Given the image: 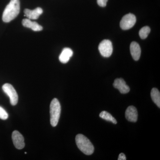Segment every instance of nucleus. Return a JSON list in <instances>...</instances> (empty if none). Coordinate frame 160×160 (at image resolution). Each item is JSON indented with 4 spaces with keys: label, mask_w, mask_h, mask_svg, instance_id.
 I'll return each mask as SVG.
<instances>
[{
    "label": "nucleus",
    "mask_w": 160,
    "mask_h": 160,
    "mask_svg": "<svg viewBox=\"0 0 160 160\" xmlns=\"http://www.w3.org/2000/svg\"><path fill=\"white\" fill-rule=\"evenodd\" d=\"M118 160H126V158L125 155L123 153H120L119 155L118 158Z\"/></svg>",
    "instance_id": "nucleus-19"
},
{
    "label": "nucleus",
    "mask_w": 160,
    "mask_h": 160,
    "mask_svg": "<svg viewBox=\"0 0 160 160\" xmlns=\"http://www.w3.org/2000/svg\"><path fill=\"white\" fill-rule=\"evenodd\" d=\"M76 142L78 149L84 154L90 155L94 152V146L89 139L83 135L79 134L76 136Z\"/></svg>",
    "instance_id": "nucleus-2"
},
{
    "label": "nucleus",
    "mask_w": 160,
    "mask_h": 160,
    "mask_svg": "<svg viewBox=\"0 0 160 160\" xmlns=\"http://www.w3.org/2000/svg\"><path fill=\"white\" fill-rule=\"evenodd\" d=\"M25 154H26V153H27V152H25Z\"/></svg>",
    "instance_id": "nucleus-20"
},
{
    "label": "nucleus",
    "mask_w": 160,
    "mask_h": 160,
    "mask_svg": "<svg viewBox=\"0 0 160 160\" xmlns=\"http://www.w3.org/2000/svg\"><path fill=\"white\" fill-rule=\"evenodd\" d=\"M151 97L153 102L157 105L159 108H160V93L156 88H154L152 89Z\"/></svg>",
    "instance_id": "nucleus-14"
},
{
    "label": "nucleus",
    "mask_w": 160,
    "mask_h": 160,
    "mask_svg": "<svg viewBox=\"0 0 160 160\" xmlns=\"http://www.w3.org/2000/svg\"><path fill=\"white\" fill-rule=\"evenodd\" d=\"M108 0H97L98 5L101 7H104L107 5Z\"/></svg>",
    "instance_id": "nucleus-18"
},
{
    "label": "nucleus",
    "mask_w": 160,
    "mask_h": 160,
    "mask_svg": "<svg viewBox=\"0 0 160 160\" xmlns=\"http://www.w3.org/2000/svg\"><path fill=\"white\" fill-rule=\"evenodd\" d=\"M101 54L105 58H109L113 51L112 43L109 40H104L100 43L98 47Z\"/></svg>",
    "instance_id": "nucleus-5"
},
{
    "label": "nucleus",
    "mask_w": 160,
    "mask_h": 160,
    "mask_svg": "<svg viewBox=\"0 0 160 160\" xmlns=\"http://www.w3.org/2000/svg\"><path fill=\"white\" fill-rule=\"evenodd\" d=\"M72 55L73 52L71 49L69 48H64L59 56V59L61 62L65 64L69 62Z\"/></svg>",
    "instance_id": "nucleus-13"
},
{
    "label": "nucleus",
    "mask_w": 160,
    "mask_h": 160,
    "mask_svg": "<svg viewBox=\"0 0 160 160\" xmlns=\"http://www.w3.org/2000/svg\"><path fill=\"white\" fill-rule=\"evenodd\" d=\"M20 10V0H11L3 12V22H11L18 16Z\"/></svg>",
    "instance_id": "nucleus-1"
},
{
    "label": "nucleus",
    "mask_w": 160,
    "mask_h": 160,
    "mask_svg": "<svg viewBox=\"0 0 160 160\" xmlns=\"http://www.w3.org/2000/svg\"><path fill=\"white\" fill-rule=\"evenodd\" d=\"M3 91L9 96L10 103L12 106H15L18 103V97L14 87L11 84L6 83L2 86Z\"/></svg>",
    "instance_id": "nucleus-4"
},
{
    "label": "nucleus",
    "mask_w": 160,
    "mask_h": 160,
    "mask_svg": "<svg viewBox=\"0 0 160 160\" xmlns=\"http://www.w3.org/2000/svg\"><path fill=\"white\" fill-rule=\"evenodd\" d=\"M130 51L132 58L135 61L139 59L141 54V47L136 42H132L130 44Z\"/></svg>",
    "instance_id": "nucleus-11"
},
{
    "label": "nucleus",
    "mask_w": 160,
    "mask_h": 160,
    "mask_svg": "<svg viewBox=\"0 0 160 160\" xmlns=\"http://www.w3.org/2000/svg\"><path fill=\"white\" fill-rule=\"evenodd\" d=\"M136 22V18L134 14L125 15L120 22V27L123 30H128L132 28Z\"/></svg>",
    "instance_id": "nucleus-6"
},
{
    "label": "nucleus",
    "mask_w": 160,
    "mask_h": 160,
    "mask_svg": "<svg viewBox=\"0 0 160 160\" xmlns=\"http://www.w3.org/2000/svg\"><path fill=\"white\" fill-rule=\"evenodd\" d=\"M12 142L15 147L17 149H22L25 147V144L24 142V138L23 136L18 131L15 130L12 132Z\"/></svg>",
    "instance_id": "nucleus-7"
},
{
    "label": "nucleus",
    "mask_w": 160,
    "mask_h": 160,
    "mask_svg": "<svg viewBox=\"0 0 160 160\" xmlns=\"http://www.w3.org/2000/svg\"><path fill=\"white\" fill-rule=\"evenodd\" d=\"M99 116L100 118L108 122H111L114 124H116L117 123L116 120L112 116L111 114L105 111L102 112L100 113Z\"/></svg>",
    "instance_id": "nucleus-15"
},
{
    "label": "nucleus",
    "mask_w": 160,
    "mask_h": 160,
    "mask_svg": "<svg viewBox=\"0 0 160 160\" xmlns=\"http://www.w3.org/2000/svg\"><path fill=\"white\" fill-rule=\"evenodd\" d=\"M8 117L9 115L7 112L2 107L0 106V118L2 120H6Z\"/></svg>",
    "instance_id": "nucleus-17"
},
{
    "label": "nucleus",
    "mask_w": 160,
    "mask_h": 160,
    "mask_svg": "<svg viewBox=\"0 0 160 160\" xmlns=\"http://www.w3.org/2000/svg\"><path fill=\"white\" fill-rule=\"evenodd\" d=\"M113 86L115 88L118 89L121 93L126 94L130 91L129 86L126 85V82L122 78H118L115 80Z\"/></svg>",
    "instance_id": "nucleus-8"
},
{
    "label": "nucleus",
    "mask_w": 160,
    "mask_h": 160,
    "mask_svg": "<svg viewBox=\"0 0 160 160\" xmlns=\"http://www.w3.org/2000/svg\"><path fill=\"white\" fill-rule=\"evenodd\" d=\"M150 29L149 26H145L140 29L139 34L140 38L142 39H145L148 37V35L150 33Z\"/></svg>",
    "instance_id": "nucleus-16"
},
{
    "label": "nucleus",
    "mask_w": 160,
    "mask_h": 160,
    "mask_svg": "<svg viewBox=\"0 0 160 160\" xmlns=\"http://www.w3.org/2000/svg\"><path fill=\"white\" fill-rule=\"evenodd\" d=\"M25 16L29 19L36 20L38 18L41 14L43 13L42 9L40 7H38L33 10L25 9L24 10Z\"/></svg>",
    "instance_id": "nucleus-10"
},
{
    "label": "nucleus",
    "mask_w": 160,
    "mask_h": 160,
    "mask_svg": "<svg viewBox=\"0 0 160 160\" xmlns=\"http://www.w3.org/2000/svg\"><path fill=\"white\" fill-rule=\"evenodd\" d=\"M125 116H126V119L129 122H135L138 120L137 109L134 106H129L126 109Z\"/></svg>",
    "instance_id": "nucleus-9"
},
{
    "label": "nucleus",
    "mask_w": 160,
    "mask_h": 160,
    "mask_svg": "<svg viewBox=\"0 0 160 160\" xmlns=\"http://www.w3.org/2000/svg\"><path fill=\"white\" fill-rule=\"evenodd\" d=\"M61 107L58 100L54 98L50 106V123L53 127L58 125L61 114Z\"/></svg>",
    "instance_id": "nucleus-3"
},
{
    "label": "nucleus",
    "mask_w": 160,
    "mask_h": 160,
    "mask_svg": "<svg viewBox=\"0 0 160 160\" xmlns=\"http://www.w3.org/2000/svg\"><path fill=\"white\" fill-rule=\"evenodd\" d=\"M22 24L24 27L30 28L34 31H42L43 29V27L41 25L36 22H32L29 19H24L22 20Z\"/></svg>",
    "instance_id": "nucleus-12"
}]
</instances>
